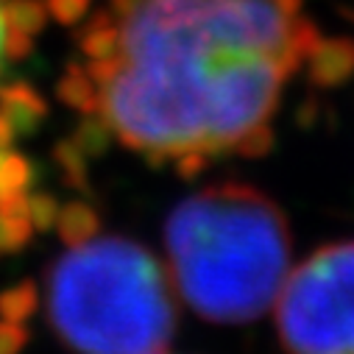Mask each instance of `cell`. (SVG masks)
I'll return each instance as SVG.
<instances>
[{"instance_id":"cell-1","label":"cell","mask_w":354,"mask_h":354,"mask_svg":"<svg viewBox=\"0 0 354 354\" xmlns=\"http://www.w3.org/2000/svg\"><path fill=\"white\" fill-rule=\"evenodd\" d=\"M304 0H112L120 45L90 59L98 115L151 165L265 156L288 81L321 39Z\"/></svg>"},{"instance_id":"cell-19","label":"cell","mask_w":354,"mask_h":354,"mask_svg":"<svg viewBox=\"0 0 354 354\" xmlns=\"http://www.w3.org/2000/svg\"><path fill=\"white\" fill-rule=\"evenodd\" d=\"M15 140H17V131H15V126L9 123V118L0 112V148H12L15 145Z\"/></svg>"},{"instance_id":"cell-18","label":"cell","mask_w":354,"mask_h":354,"mask_svg":"<svg viewBox=\"0 0 354 354\" xmlns=\"http://www.w3.org/2000/svg\"><path fill=\"white\" fill-rule=\"evenodd\" d=\"M0 218H28V196L3 193L0 196Z\"/></svg>"},{"instance_id":"cell-6","label":"cell","mask_w":354,"mask_h":354,"mask_svg":"<svg viewBox=\"0 0 354 354\" xmlns=\"http://www.w3.org/2000/svg\"><path fill=\"white\" fill-rule=\"evenodd\" d=\"M0 112L9 118L17 137H31L48 118V101L28 81H9L0 86Z\"/></svg>"},{"instance_id":"cell-2","label":"cell","mask_w":354,"mask_h":354,"mask_svg":"<svg viewBox=\"0 0 354 354\" xmlns=\"http://www.w3.org/2000/svg\"><path fill=\"white\" fill-rule=\"evenodd\" d=\"M167 277L204 321L243 326L274 307L290 271V229L274 198L243 182L209 185L165 221Z\"/></svg>"},{"instance_id":"cell-22","label":"cell","mask_w":354,"mask_h":354,"mask_svg":"<svg viewBox=\"0 0 354 354\" xmlns=\"http://www.w3.org/2000/svg\"><path fill=\"white\" fill-rule=\"evenodd\" d=\"M0 196H3V193H0Z\"/></svg>"},{"instance_id":"cell-8","label":"cell","mask_w":354,"mask_h":354,"mask_svg":"<svg viewBox=\"0 0 354 354\" xmlns=\"http://www.w3.org/2000/svg\"><path fill=\"white\" fill-rule=\"evenodd\" d=\"M56 226H59V234H62L64 245H78V243L93 240L101 232V215L90 204L70 201L67 207L59 209Z\"/></svg>"},{"instance_id":"cell-12","label":"cell","mask_w":354,"mask_h":354,"mask_svg":"<svg viewBox=\"0 0 354 354\" xmlns=\"http://www.w3.org/2000/svg\"><path fill=\"white\" fill-rule=\"evenodd\" d=\"M37 182V165H31L23 153L6 148L0 159V193H23Z\"/></svg>"},{"instance_id":"cell-14","label":"cell","mask_w":354,"mask_h":354,"mask_svg":"<svg viewBox=\"0 0 354 354\" xmlns=\"http://www.w3.org/2000/svg\"><path fill=\"white\" fill-rule=\"evenodd\" d=\"M56 218H59V201L50 193H34L28 198V221H31V226H37L39 232H48V229H53Z\"/></svg>"},{"instance_id":"cell-13","label":"cell","mask_w":354,"mask_h":354,"mask_svg":"<svg viewBox=\"0 0 354 354\" xmlns=\"http://www.w3.org/2000/svg\"><path fill=\"white\" fill-rule=\"evenodd\" d=\"M34 299H37L34 285L23 282V285H17L9 293L0 296V313L9 315V318H26L34 310Z\"/></svg>"},{"instance_id":"cell-11","label":"cell","mask_w":354,"mask_h":354,"mask_svg":"<svg viewBox=\"0 0 354 354\" xmlns=\"http://www.w3.org/2000/svg\"><path fill=\"white\" fill-rule=\"evenodd\" d=\"M112 129H109V123L98 115V112H93V115H84V120L75 126V131H73V142L84 151V156H104L106 151H109V145H112Z\"/></svg>"},{"instance_id":"cell-21","label":"cell","mask_w":354,"mask_h":354,"mask_svg":"<svg viewBox=\"0 0 354 354\" xmlns=\"http://www.w3.org/2000/svg\"><path fill=\"white\" fill-rule=\"evenodd\" d=\"M348 17H351V20H354V12H348Z\"/></svg>"},{"instance_id":"cell-10","label":"cell","mask_w":354,"mask_h":354,"mask_svg":"<svg viewBox=\"0 0 354 354\" xmlns=\"http://www.w3.org/2000/svg\"><path fill=\"white\" fill-rule=\"evenodd\" d=\"M0 20L9 28L37 37V34H42V28L48 23L45 0H6L3 9H0Z\"/></svg>"},{"instance_id":"cell-4","label":"cell","mask_w":354,"mask_h":354,"mask_svg":"<svg viewBox=\"0 0 354 354\" xmlns=\"http://www.w3.org/2000/svg\"><path fill=\"white\" fill-rule=\"evenodd\" d=\"M285 354H354V240L315 248L274 301Z\"/></svg>"},{"instance_id":"cell-9","label":"cell","mask_w":354,"mask_h":354,"mask_svg":"<svg viewBox=\"0 0 354 354\" xmlns=\"http://www.w3.org/2000/svg\"><path fill=\"white\" fill-rule=\"evenodd\" d=\"M53 165L59 167L62 179L67 187L81 190V193H90V176H86V156L84 151L70 140H59L53 145Z\"/></svg>"},{"instance_id":"cell-16","label":"cell","mask_w":354,"mask_h":354,"mask_svg":"<svg viewBox=\"0 0 354 354\" xmlns=\"http://www.w3.org/2000/svg\"><path fill=\"white\" fill-rule=\"evenodd\" d=\"M0 50H3L6 59L12 62H23L34 53V37L26 34V31H17V28H9L3 26V37H0Z\"/></svg>"},{"instance_id":"cell-7","label":"cell","mask_w":354,"mask_h":354,"mask_svg":"<svg viewBox=\"0 0 354 354\" xmlns=\"http://www.w3.org/2000/svg\"><path fill=\"white\" fill-rule=\"evenodd\" d=\"M56 95L64 106H70L81 115L98 112V86L90 75H86V70L75 62H70L64 67V75L56 84Z\"/></svg>"},{"instance_id":"cell-5","label":"cell","mask_w":354,"mask_h":354,"mask_svg":"<svg viewBox=\"0 0 354 354\" xmlns=\"http://www.w3.org/2000/svg\"><path fill=\"white\" fill-rule=\"evenodd\" d=\"M307 78L318 90H335L354 75V39L351 37H321L304 59Z\"/></svg>"},{"instance_id":"cell-17","label":"cell","mask_w":354,"mask_h":354,"mask_svg":"<svg viewBox=\"0 0 354 354\" xmlns=\"http://www.w3.org/2000/svg\"><path fill=\"white\" fill-rule=\"evenodd\" d=\"M0 229H3V245H6V251L23 248L31 240V234H34L28 218H0Z\"/></svg>"},{"instance_id":"cell-15","label":"cell","mask_w":354,"mask_h":354,"mask_svg":"<svg viewBox=\"0 0 354 354\" xmlns=\"http://www.w3.org/2000/svg\"><path fill=\"white\" fill-rule=\"evenodd\" d=\"M48 15L62 26H75L90 12V0H45Z\"/></svg>"},{"instance_id":"cell-20","label":"cell","mask_w":354,"mask_h":354,"mask_svg":"<svg viewBox=\"0 0 354 354\" xmlns=\"http://www.w3.org/2000/svg\"><path fill=\"white\" fill-rule=\"evenodd\" d=\"M0 37H3V20H0ZM0 56H3V50H0Z\"/></svg>"},{"instance_id":"cell-3","label":"cell","mask_w":354,"mask_h":354,"mask_svg":"<svg viewBox=\"0 0 354 354\" xmlns=\"http://www.w3.org/2000/svg\"><path fill=\"white\" fill-rule=\"evenodd\" d=\"M48 315L75 354H165L179 324L167 268L118 234L70 245L48 277Z\"/></svg>"}]
</instances>
